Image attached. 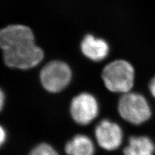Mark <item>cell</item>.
Returning a JSON list of instances; mask_svg holds the SVG:
<instances>
[{"label":"cell","instance_id":"cell-2","mask_svg":"<svg viewBox=\"0 0 155 155\" xmlns=\"http://www.w3.org/2000/svg\"><path fill=\"white\" fill-rule=\"evenodd\" d=\"M134 69L129 62L119 60L107 65L103 70L102 79L111 92L127 93L134 84Z\"/></svg>","mask_w":155,"mask_h":155},{"label":"cell","instance_id":"cell-6","mask_svg":"<svg viewBox=\"0 0 155 155\" xmlns=\"http://www.w3.org/2000/svg\"><path fill=\"white\" fill-rule=\"evenodd\" d=\"M95 137L101 147L107 151H113L122 143L123 133L118 124L104 120L96 127Z\"/></svg>","mask_w":155,"mask_h":155},{"label":"cell","instance_id":"cell-3","mask_svg":"<svg viewBox=\"0 0 155 155\" xmlns=\"http://www.w3.org/2000/svg\"><path fill=\"white\" fill-rule=\"evenodd\" d=\"M119 113L124 120L133 125H141L151 118L152 112L147 100L137 93L128 92L119 100Z\"/></svg>","mask_w":155,"mask_h":155},{"label":"cell","instance_id":"cell-13","mask_svg":"<svg viewBox=\"0 0 155 155\" xmlns=\"http://www.w3.org/2000/svg\"><path fill=\"white\" fill-rule=\"evenodd\" d=\"M4 99H5V96L3 94V92H1V108H3V105L4 104Z\"/></svg>","mask_w":155,"mask_h":155},{"label":"cell","instance_id":"cell-5","mask_svg":"<svg viewBox=\"0 0 155 155\" xmlns=\"http://www.w3.org/2000/svg\"><path fill=\"white\" fill-rule=\"evenodd\" d=\"M71 114L75 122L85 125L91 123L98 114V104L94 97L89 93H81L72 99Z\"/></svg>","mask_w":155,"mask_h":155},{"label":"cell","instance_id":"cell-9","mask_svg":"<svg viewBox=\"0 0 155 155\" xmlns=\"http://www.w3.org/2000/svg\"><path fill=\"white\" fill-rule=\"evenodd\" d=\"M65 151L68 155H94V147L89 137L78 134L67 142Z\"/></svg>","mask_w":155,"mask_h":155},{"label":"cell","instance_id":"cell-10","mask_svg":"<svg viewBox=\"0 0 155 155\" xmlns=\"http://www.w3.org/2000/svg\"><path fill=\"white\" fill-rule=\"evenodd\" d=\"M30 155H59L51 145L41 143L34 149Z\"/></svg>","mask_w":155,"mask_h":155},{"label":"cell","instance_id":"cell-8","mask_svg":"<svg viewBox=\"0 0 155 155\" xmlns=\"http://www.w3.org/2000/svg\"><path fill=\"white\" fill-rule=\"evenodd\" d=\"M155 145L152 140L145 136L131 137L124 150V155H154Z\"/></svg>","mask_w":155,"mask_h":155},{"label":"cell","instance_id":"cell-7","mask_svg":"<svg viewBox=\"0 0 155 155\" xmlns=\"http://www.w3.org/2000/svg\"><path fill=\"white\" fill-rule=\"evenodd\" d=\"M83 54L93 61H100L107 56L109 45L102 39H96L88 35L85 36L81 43Z\"/></svg>","mask_w":155,"mask_h":155},{"label":"cell","instance_id":"cell-1","mask_svg":"<svg viewBox=\"0 0 155 155\" xmlns=\"http://www.w3.org/2000/svg\"><path fill=\"white\" fill-rule=\"evenodd\" d=\"M0 45L5 64L19 69L35 67L43 58V52L35 43L31 29L25 25H12L2 29Z\"/></svg>","mask_w":155,"mask_h":155},{"label":"cell","instance_id":"cell-11","mask_svg":"<svg viewBox=\"0 0 155 155\" xmlns=\"http://www.w3.org/2000/svg\"><path fill=\"white\" fill-rule=\"evenodd\" d=\"M149 88L150 93H151V95L155 98V76L150 81Z\"/></svg>","mask_w":155,"mask_h":155},{"label":"cell","instance_id":"cell-12","mask_svg":"<svg viewBox=\"0 0 155 155\" xmlns=\"http://www.w3.org/2000/svg\"><path fill=\"white\" fill-rule=\"evenodd\" d=\"M0 139H1V144L2 145L6 140V133L3 127H1V137H0Z\"/></svg>","mask_w":155,"mask_h":155},{"label":"cell","instance_id":"cell-4","mask_svg":"<svg viewBox=\"0 0 155 155\" xmlns=\"http://www.w3.org/2000/svg\"><path fill=\"white\" fill-rule=\"evenodd\" d=\"M71 77L69 67L60 61L49 62L40 72L41 84L50 93H58L65 89L70 83Z\"/></svg>","mask_w":155,"mask_h":155}]
</instances>
